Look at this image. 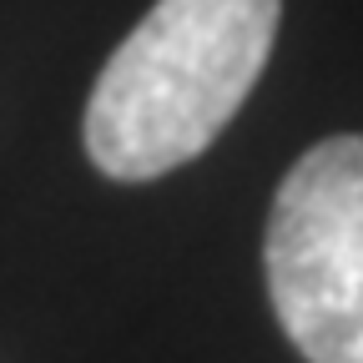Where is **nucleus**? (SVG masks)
Wrapping results in <instances>:
<instances>
[{
  "label": "nucleus",
  "instance_id": "obj_2",
  "mask_svg": "<svg viewBox=\"0 0 363 363\" xmlns=\"http://www.w3.org/2000/svg\"><path fill=\"white\" fill-rule=\"evenodd\" d=\"M262 262L288 343L308 363H363V136H328L293 162Z\"/></svg>",
  "mask_w": 363,
  "mask_h": 363
},
{
  "label": "nucleus",
  "instance_id": "obj_1",
  "mask_svg": "<svg viewBox=\"0 0 363 363\" xmlns=\"http://www.w3.org/2000/svg\"><path fill=\"white\" fill-rule=\"evenodd\" d=\"M283 0H157L101 66L86 157L116 182H152L202 157L257 86Z\"/></svg>",
  "mask_w": 363,
  "mask_h": 363
}]
</instances>
